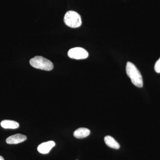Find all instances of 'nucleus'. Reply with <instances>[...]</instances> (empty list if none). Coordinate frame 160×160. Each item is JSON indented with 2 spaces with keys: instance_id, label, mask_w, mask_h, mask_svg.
<instances>
[{
  "instance_id": "f257e3e1",
  "label": "nucleus",
  "mask_w": 160,
  "mask_h": 160,
  "mask_svg": "<svg viewBox=\"0 0 160 160\" xmlns=\"http://www.w3.org/2000/svg\"><path fill=\"white\" fill-rule=\"evenodd\" d=\"M126 72L132 82L137 87L142 88L143 86L142 77L141 72L133 63L128 62L126 64Z\"/></svg>"
},
{
  "instance_id": "f03ea898",
  "label": "nucleus",
  "mask_w": 160,
  "mask_h": 160,
  "mask_svg": "<svg viewBox=\"0 0 160 160\" xmlns=\"http://www.w3.org/2000/svg\"><path fill=\"white\" fill-rule=\"evenodd\" d=\"M30 65L35 68L46 71H50L53 68L51 61L42 56H36L29 61Z\"/></svg>"
},
{
  "instance_id": "7ed1b4c3",
  "label": "nucleus",
  "mask_w": 160,
  "mask_h": 160,
  "mask_svg": "<svg viewBox=\"0 0 160 160\" xmlns=\"http://www.w3.org/2000/svg\"><path fill=\"white\" fill-rule=\"evenodd\" d=\"M64 21L67 26L71 28H78L82 24L80 15L73 11L67 12L64 17Z\"/></svg>"
},
{
  "instance_id": "20e7f679",
  "label": "nucleus",
  "mask_w": 160,
  "mask_h": 160,
  "mask_svg": "<svg viewBox=\"0 0 160 160\" xmlns=\"http://www.w3.org/2000/svg\"><path fill=\"white\" fill-rule=\"evenodd\" d=\"M69 58L75 59H84L88 57L89 53L86 49L81 47H76L69 49L68 52Z\"/></svg>"
},
{
  "instance_id": "39448f33",
  "label": "nucleus",
  "mask_w": 160,
  "mask_h": 160,
  "mask_svg": "<svg viewBox=\"0 0 160 160\" xmlns=\"http://www.w3.org/2000/svg\"><path fill=\"white\" fill-rule=\"evenodd\" d=\"M55 146V143L53 141H49L39 145L38 147V150L42 154H47Z\"/></svg>"
},
{
  "instance_id": "423d86ee",
  "label": "nucleus",
  "mask_w": 160,
  "mask_h": 160,
  "mask_svg": "<svg viewBox=\"0 0 160 160\" xmlns=\"http://www.w3.org/2000/svg\"><path fill=\"white\" fill-rule=\"evenodd\" d=\"M27 139L26 136L21 134H16L9 137L6 139L8 144H17L22 142Z\"/></svg>"
},
{
  "instance_id": "0eeeda50",
  "label": "nucleus",
  "mask_w": 160,
  "mask_h": 160,
  "mask_svg": "<svg viewBox=\"0 0 160 160\" xmlns=\"http://www.w3.org/2000/svg\"><path fill=\"white\" fill-rule=\"evenodd\" d=\"M90 131L86 128H80L73 132V136L77 138H84L90 134Z\"/></svg>"
},
{
  "instance_id": "6e6552de",
  "label": "nucleus",
  "mask_w": 160,
  "mask_h": 160,
  "mask_svg": "<svg viewBox=\"0 0 160 160\" xmlns=\"http://www.w3.org/2000/svg\"><path fill=\"white\" fill-rule=\"evenodd\" d=\"M1 126L4 129H15L18 128L19 124L15 121L6 120L1 122Z\"/></svg>"
},
{
  "instance_id": "1a4fd4ad",
  "label": "nucleus",
  "mask_w": 160,
  "mask_h": 160,
  "mask_svg": "<svg viewBox=\"0 0 160 160\" xmlns=\"http://www.w3.org/2000/svg\"><path fill=\"white\" fill-rule=\"evenodd\" d=\"M104 141L106 145L110 148L116 149H119V144L111 136H106L104 138Z\"/></svg>"
},
{
  "instance_id": "9d476101",
  "label": "nucleus",
  "mask_w": 160,
  "mask_h": 160,
  "mask_svg": "<svg viewBox=\"0 0 160 160\" xmlns=\"http://www.w3.org/2000/svg\"><path fill=\"white\" fill-rule=\"evenodd\" d=\"M154 69L156 72L160 73V58L155 64Z\"/></svg>"
},
{
  "instance_id": "9b49d317",
  "label": "nucleus",
  "mask_w": 160,
  "mask_h": 160,
  "mask_svg": "<svg viewBox=\"0 0 160 160\" xmlns=\"http://www.w3.org/2000/svg\"><path fill=\"white\" fill-rule=\"evenodd\" d=\"M0 160H4V158L0 156Z\"/></svg>"
}]
</instances>
